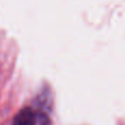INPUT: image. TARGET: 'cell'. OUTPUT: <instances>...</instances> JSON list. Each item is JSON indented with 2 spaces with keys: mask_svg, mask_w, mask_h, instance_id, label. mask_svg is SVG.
Returning <instances> with one entry per match:
<instances>
[{
  "mask_svg": "<svg viewBox=\"0 0 125 125\" xmlns=\"http://www.w3.org/2000/svg\"><path fill=\"white\" fill-rule=\"evenodd\" d=\"M13 125H36L35 113L30 108L22 109L14 116Z\"/></svg>",
  "mask_w": 125,
  "mask_h": 125,
  "instance_id": "cell-1",
  "label": "cell"
}]
</instances>
